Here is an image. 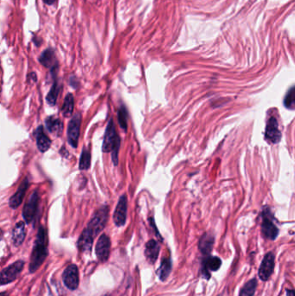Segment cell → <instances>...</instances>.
<instances>
[{
  "mask_svg": "<svg viewBox=\"0 0 295 296\" xmlns=\"http://www.w3.org/2000/svg\"><path fill=\"white\" fill-rule=\"evenodd\" d=\"M91 164V154L87 149H83L81 152V158H80V163L79 168L81 170L89 169Z\"/></svg>",
  "mask_w": 295,
  "mask_h": 296,
  "instance_id": "26",
  "label": "cell"
},
{
  "mask_svg": "<svg viewBox=\"0 0 295 296\" xmlns=\"http://www.w3.org/2000/svg\"><path fill=\"white\" fill-rule=\"evenodd\" d=\"M26 236V229L25 224L23 221L18 222L13 228L12 233V243L16 247H19L24 242V239Z\"/></svg>",
  "mask_w": 295,
  "mask_h": 296,
  "instance_id": "16",
  "label": "cell"
},
{
  "mask_svg": "<svg viewBox=\"0 0 295 296\" xmlns=\"http://www.w3.org/2000/svg\"><path fill=\"white\" fill-rule=\"evenodd\" d=\"M81 115L80 114L73 116L71 121L68 127V141L72 147L76 148L78 146L79 136H80V129H81Z\"/></svg>",
  "mask_w": 295,
  "mask_h": 296,
  "instance_id": "8",
  "label": "cell"
},
{
  "mask_svg": "<svg viewBox=\"0 0 295 296\" xmlns=\"http://www.w3.org/2000/svg\"><path fill=\"white\" fill-rule=\"evenodd\" d=\"M127 198L126 195H122L118 201L117 206L114 213V222L115 225L121 227L125 225L127 222Z\"/></svg>",
  "mask_w": 295,
  "mask_h": 296,
  "instance_id": "10",
  "label": "cell"
},
{
  "mask_svg": "<svg viewBox=\"0 0 295 296\" xmlns=\"http://www.w3.org/2000/svg\"><path fill=\"white\" fill-rule=\"evenodd\" d=\"M0 295H1V296H8V293H6V292H2V293H1V294H0Z\"/></svg>",
  "mask_w": 295,
  "mask_h": 296,
  "instance_id": "31",
  "label": "cell"
},
{
  "mask_svg": "<svg viewBox=\"0 0 295 296\" xmlns=\"http://www.w3.org/2000/svg\"><path fill=\"white\" fill-rule=\"evenodd\" d=\"M118 121L121 128L125 132L127 131V111L124 106H121L118 110Z\"/></svg>",
  "mask_w": 295,
  "mask_h": 296,
  "instance_id": "27",
  "label": "cell"
},
{
  "mask_svg": "<svg viewBox=\"0 0 295 296\" xmlns=\"http://www.w3.org/2000/svg\"><path fill=\"white\" fill-rule=\"evenodd\" d=\"M103 296H109V294H104V295Z\"/></svg>",
  "mask_w": 295,
  "mask_h": 296,
  "instance_id": "32",
  "label": "cell"
},
{
  "mask_svg": "<svg viewBox=\"0 0 295 296\" xmlns=\"http://www.w3.org/2000/svg\"><path fill=\"white\" fill-rule=\"evenodd\" d=\"M286 296H295V290H292V289L286 290Z\"/></svg>",
  "mask_w": 295,
  "mask_h": 296,
  "instance_id": "29",
  "label": "cell"
},
{
  "mask_svg": "<svg viewBox=\"0 0 295 296\" xmlns=\"http://www.w3.org/2000/svg\"><path fill=\"white\" fill-rule=\"evenodd\" d=\"M47 246H48L47 232L45 229L41 226L36 235L33 251L30 257V266H29L30 273L36 272L45 261L46 257L48 256Z\"/></svg>",
  "mask_w": 295,
  "mask_h": 296,
  "instance_id": "1",
  "label": "cell"
},
{
  "mask_svg": "<svg viewBox=\"0 0 295 296\" xmlns=\"http://www.w3.org/2000/svg\"><path fill=\"white\" fill-rule=\"evenodd\" d=\"M214 245V236L209 233H205L199 241V248L204 255L211 253Z\"/></svg>",
  "mask_w": 295,
  "mask_h": 296,
  "instance_id": "20",
  "label": "cell"
},
{
  "mask_svg": "<svg viewBox=\"0 0 295 296\" xmlns=\"http://www.w3.org/2000/svg\"><path fill=\"white\" fill-rule=\"evenodd\" d=\"M28 188H29V179L28 178H25L24 181L22 182L21 184L19 185L18 190L10 199L9 205L11 208L17 209L20 206Z\"/></svg>",
  "mask_w": 295,
  "mask_h": 296,
  "instance_id": "13",
  "label": "cell"
},
{
  "mask_svg": "<svg viewBox=\"0 0 295 296\" xmlns=\"http://www.w3.org/2000/svg\"><path fill=\"white\" fill-rule=\"evenodd\" d=\"M34 136L36 137V145L39 149L40 152L44 153L51 147L52 145V140L50 139L43 131V127L42 126L38 127V128L35 131Z\"/></svg>",
  "mask_w": 295,
  "mask_h": 296,
  "instance_id": "15",
  "label": "cell"
},
{
  "mask_svg": "<svg viewBox=\"0 0 295 296\" xmlns=\"http://www.w3.org/2000/svg\"><path fill=\"white\" fill-rule=\"evenodd\" d=\"M59 91H60V87H59V85H58V82L56 81V82H54L53 86H52V89L48 92V95L46 97L47 103H48L51 106H54L55 104L57 103Z\"/></svg>",
  "mask_w": 295,
  "mask_h": 296,
  "instance_id": "25",
  "label": "cell"
},
{
  "mask_svg": "<svg viewBox=\"0 0 295 296\" xmlns=\"http://www.w3.org/2000/svg\"><path fill=\"white\" fill-rule=\"evenodd\" d=\"M93 240H94V236L88 230L85 229L81 233V236L79 237L78 242H77V247H78L79 251L81 252L91 251Z\"/></svg>",
  "mask_w": 295,
  "mask_h": 296,
  "instance_id": "17",
  "label": "cell"
},
{
  "mask_svg": "<svg viewBox=\"0 0 295 296\" xmlns=\"http://www.w3.org/2000/svg\"><path fill=\"white\" fill-rule=\"evenodd\" d=\"M172 264L171 258L170 257L163 258L160 268L157 271V275L160 279V281H166V279L168 278L169 275L172 272Z\"/></svg>",
  "mask_w": 295,
  "mask_h": 296,
  "instance_id": "21",
  "label": "cell"
},
{
  "mask_svg": "<svg viewBox=\"0 0 295 296\" xmlns=\"http://www.w3.org/2000/svg\"><path fill=\"white\" fill-rule=\"evenodd\" d=\"M284 105L289 109H295V86L290 88L284 98Z\"/></svg>",
  "mask_w": 295,
  "mask_h": 296,
  "instance_id": "28",
  "label": "cell"
},
{
  "mask_svg": "<svg viewBox=\"0 0 295 296\" xmlns=\"http://www.w3.org/2000/svg\"><path fill=\"white\" fill-rule=\"evenodd\" d=\"M281 138V133L279 130V125L275 117L272 116L269 118L266 127L265 139L273 144H277Z\"/></svg>",
  "mask_w": 295,
  "mask_h": 296,
  "instance_id": "12",
  "label": "cell"
},
{
  "mask_svg": "<svg viewBox=\"0 0 295 296\" xmlns=\"http://www.w3.org/2000/svg\"><path fill=\"white\" fill-rule=\"evenodd\" d=\"M121 146V138L118 135L115 128V122L110 119L109 124L106 128L104 140H103V151L104 153H111L112 160L115 166L119 162V151Z\"/></svg>",
  "mask_w": 295,
  "mask_h": 296,
  "instance_id": "2",
  "label": "cell"
},
{
  "mask_svg": "<svg viewBox=\"0 0 295 296\" xmlns=\"http://www.w3.org/2000/svg\"><path fill=\"white\" fill-rule=\"evenodd\" d=\"M45 123L47 129H48L50 133L60 135L62 132H63L64 124L59 119H56L53 116H51V117L46 119Z\"/></svg>",
  "mask_w": 295,
  "mask_h": 296,
  "instance_id": "22",
  "label": "cell"
},
{
  "mask_svg": "<svg viewBox=\"0 0 295 296\" xmlns=\"http://www.w3.org/2000/svg\"><path fill=\"white\" fill-rule=\"evenodd\" d=\"M273 219L274 218L270 212V209L266 206L262 212V233L264 237L268 240H274L279 234V230L275 226Z\"/></svg>",
  "mask_w": 295,
  "mask_h": 296,
  "instance_id": "4",
  "label": "cell"
},
{
  "mask_svg": "<svg viewBox=\"0 0 295 296\" xmlns=\"http://www.w3.org/2000/svg\"><path fill=\"white\" fill-rule=\"evenodd\" d=\"M110 248H111L110 238L106 234H103L100 236L95 246L96 257L101 263H106L109 260V256H110Z\"/></svg>",
  "mask_w": 295,
  "mask_h": 296,
  "instance_id": "9",
  "label": "cell"
},
{
  "mask_svg": "<svg viewBox=\"0 0 295 296\" xmlns=\"http://www.w3.org/2000/svg\"><path fill=\"white\" fill-rule=\"evenodd\" d=\"M56 1H57V0H43L44 3L47 4V5H50V6H51V5H53Z\"/></svg>",
  "mask_w": 295,
  "mask_h": 296,
  "instance_id": "30",
  "label": "cell"
},
{
  "mask_svg": "<svg viewBox=\"0 0 295 296\" xmlns=\"http://www.w3.org/2000/svg\"><path fill=\"white\" fill-rule=\"evenodd\" d=\"M274 269V256L272 252L266 255L260 266L258 275L262 281H268L270 278Z\"/></svg>",
  "mask_w": 295,
  "mask_h": 296,
  "instance_id": "11",
  "label": "cell"
},
{
  "mask_svg": "<svg viewBox=\"0 0 295 296\" xmlns=\"http://www.w3.org/2000/svg\"><path fill=\"white\" fill-rule=\"evenodd\" d=\"M74 107H75V99L72 94H68L64 99V105L62 108V112L64 114V117H70L74 111Z\"/></svg>",
  "mask_w": 295,
  "mask_h": 296,
  "instance_id": "23",
  "label": "cell"
},
{
  "mask_svg": "<svg viewBox=\"0 0 295 296\" xmlns=\"http://www.w3.org/2000/svg\"><path fill=\"white\" fill-rule=\"evenodd\" d=\"M256 287H257L256 279L250 280L242 287L240 291V293H239V296H254L256 293Z\"/></svg>",
  "mask_w": 295,
  "mask_h": 296,
  "instance_id": "24",
  "label": "cell"
},
{
  "mask_svg": "<svg viewBox=\"0 0 295 296\" xmlns=\"http://www.w3.org/2000/svg\"><path fill=\"white\" fill-rule=\"evenodd\" d=\"M24 267V261L19 260L12 263L7 268H5L1 271V280H0L1 284H9L12 281H15L16 279L18 278L20 275V273L23 271Z\"/></svg>",
  "mask_w": 295,
  "mask_h": 296,
  "instance_id": "5",
  "label": "cell"
},
{
  "mask_svg": "<svg viewBox=\"0 0 295 296\" xmlns=\"http://www.w3.org/2000/svg\"><path fill=\"white\" fill-rule=\"evenodd\" d=\"M109 206H105L101 207L99 210H97L96 212H94L90 222L87 224L86 230H88L95 237L105 228L109 219Z\"/></svg>",
  "mask_w": 295,
  "mask_h": 296,
  "instance_id": "3",
  "label": "cell"
},
{
  "mask_svg": "<svg viewBox=\"0 0 295 296\" xmlns=\"http://www.w3.org/2000/svg\"><path fill=\"white\" fill-rule=\"evenodd\" d=\"M63 281L64 285L70 290H76L78 288L80 282L78 267L75 264H70L67 267L63 273Z\"/></svg>",
  "mask_w": 295,
  "mask_h": 296,
  "instance_id": "7",
  "label": "cell"
},
{
  "mask_svg": "<svg viewBox=\"0 0 295 296\" xmlns=\"http://www.w3.org/2000/svg\"><path fill=\"white\" fill-rule=\"evenodd\" d=\"M38 202H39V194L37 190H35L31 193L23 209V218L27 224H30L33 222L37 212V208H38Z\"/></svg>",
  "mask_w": 295,
  "mask_h": 296,
  "instance_id": "6",
  "label": "cell"
},
{
  "mask_svg": "<svg viewBox=\"0 0 295 296\" xmlns=\"http://www.w3.org/2000/svg\"><path fill=\"white\" fill-rule=\"evenodd\" d=\"M222 266V260L217 257H209L204 263V275L207 279H210L209 271H217Z\"/></svg>",
  "mask_w": 295,
  "mask_h": 296,
  "instance_id": "19",
  "label": "cell"
},
{
  "mask_svg": "<svg viewBox=\"0 0 295 296\" xmlns=\"http://www.w3.org/2000/svg\"><path fill=\"white\" fill-rule=\"evenodd\" d=\"M160 248L159 243L155 240H150L145 244V256L146 260L151 264H154L156 262L159 254H160Z\"/></svg>",
  "mask_w": 295,
  "mask_h": 296,
  "instance_id": "18",
  "label": "cell"
},
{
  "mask_svg": "<svg viewBox=\"0 0 295 296\" xmlns=\"http://www.w3.org/2000/svg\"><path fill=\"white\" fill-rule=\"evenodd\" d=\"M39 62L45 68L52 70V72H55L56 70H58V60L52 48H47L42 52V55L40 56Z\"/></svg>",
  "mask_w": 295,
  "mask_h": 296,
  "instance_id": "14",
  "label": "cell"
}]
</instances>
